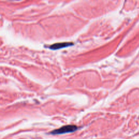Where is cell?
Listing matches in <instances>:
<instances>
[{
	"mask_svg": "<svg viewBox=\"0 0 139 139\" xmlns=\"http://www.w3.org/2000/svg\"><path fill=\"white\" fill-rule=\"evenodd\" d=\"M78 129V127L75 125H67L52 131L51 134L54 135L64 134L66 133L74 132Z\"/></svg>",
	"mask_w": 139,
	"mask_h": 139,
	"instance_id": "6da1fadb",
	"label": "cell"
},
{
	"mask_svg": "<svg viewBox=\"0 0 139 139\" xmlns=\"http://www.w3.org/2000/svg\"><path fill=\"white\" fill-rule=\"evenodd\" d=\"M74 45V43L72 42H61V43H57L51 45L49 46V48L52 50H56L61 49V48H64L68 47Z\"/></svg>",
	"mask_w": 139,
	"mask_h": 139,
	"instance_id": "7a4b0ae2",
	"label": "cell"
}]
</instances>
